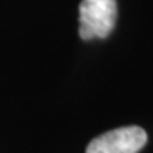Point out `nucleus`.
Instances as JSON below:
<instances>
[{
	"label": "nucleus",
	"mask_w": 153,
	"mask_h": 153,
	"mask_svg": "<svg viewBox=\"0 0 153 153\" xmlns=\"http://www.w3.org/2000/svg\"><path fill=\"white\" fill-rule=\"evenodd\" d=\"M148 142L140 126H123L92 139L85 153H139Z\"/></svg>",
	"instance_id": "obj_2"
},
{
	"label": "nucleus",
	"mask_w": 153,
	"mask_h": 153,
	"mask_svg": "<svg viewBox=\"0 0 153 153\" xmlns=\"http://www.w3.org/2000/svg\"><path fill=\"white\" fill-rule=\"evenodd\" d=\"M118 17L116 0H82L79 4V36L82 40L106 38Z\"/></svg>",
	"instance_id": "obj_1"
}]
</instances>
